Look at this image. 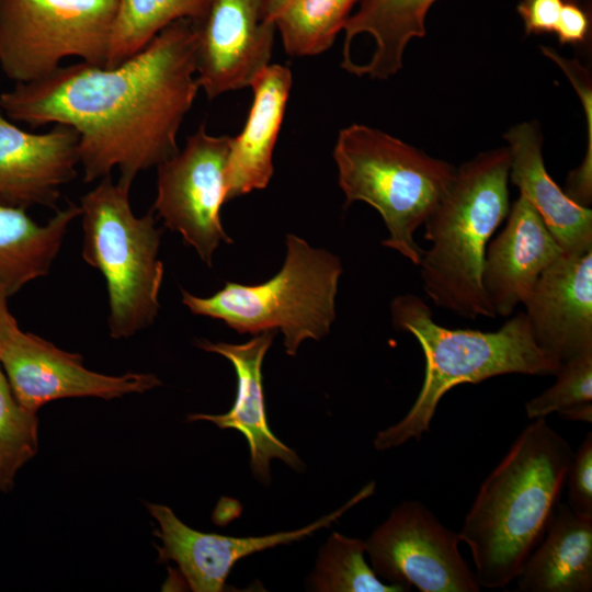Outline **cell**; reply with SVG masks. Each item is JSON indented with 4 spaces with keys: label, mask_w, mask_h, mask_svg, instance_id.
Masks as SVG:
<instances>
[{
    "label": "cell",
    "mask_w": 592,
    "mask_h": 592,
    "mask_svg": "<svg viewBox=\"0 0 592 592\" xmlns=\"http://www.w3.org/2000/svg\"><path fill=\"white\" fill-rule=\"evenodd\" d=\"M523 305L537 343L562 363L592 351V250L563 252Z\"/></svg>",
    "instance_id": "obj_15"
},
{
    "label": "cell",
    "mask_w": 592,
    "mask_h": 592,
    "mask_svg": "<svg viewBox=\"0 0 592 592\" xmlns=\"http://www.w3.org/2000/svg\"><path fill=\"white\" fill-rule=\"evenodd\" d=\"M506 224L490 240L485 254L482 285L500 317L524 304L540 275L565 252L539 214L522 196L510 206Z\"/></svg>",
    "instance_id": "obj_16"
},
{
    "label": "cell",
    "mask_w": 592,
    "mask_h": 592,
    "mask_svg": "<svg viewBox=\"0 0 592 592\" xmlns=\"http://www.w3.org/2000/svg\"><path fill=\"white\" fill-rule=\"evenodd\" d=\"M391 320L398 331L411 333L424 353L421 390L396 424L377 433L376 449L397 447L420 440L442 397L460 384H477L504 374L556 375L562 362L536 341L524 312L510 318L496 331L448 329L437 325L426 303L414 294L395 297Z\"/></svg>",
    "instance_id": "obj_3"
},
{
    "label": "cell",
    "mask_w": 592,
    "mask_h": 592,
    "mask_svg": "<svg viewBox=\"0 0 592 592\" xmlns=\"http://www.w3.org/2000/svg\"><path fill=\"white\" fill-rule=\"evenodd\" d=\"M558 413L566 420L592 422V401L580 402L563 408Z\"/></svg>",
    "instance_id": "obj_32"
},
{
    "label": "cell",
    "mask_w": 592,
    "mask_h": 592,
    "mask_svg": "<svg viewBox=\"0 0 592 592\" xmlns=\"http://www.w3.org/2000/svg\"><path fill=\"white\" fill-rule=\"evenodd\" d=\"M506 147L478 153L456 170L425 221L430 241L418 264L432 303L455 315L496 318L482 285L486 249L510 210Z\"/></svg>",
    "instance_id": "obj_4"
},
{
    "label": "cell",
    "mask_w": 592,
    "mask_h": 592,
    "mask_svg": "<svg viewBox=\"0 0 592 592\" xmlns=\"http://www.w3.org/2000/svg\"><path fill=\"white\" fill-rule=\"evenodd\" d=\"M365 542L333 533L322 547L311 585L322 592H403L410 588L387 583L365 561Z\"/></svg>",
    "instance_id": "obj_25"
},
{
    "label": "cell",
    "mask_w": 592,
    "mask_h": 592,
    "mask_svg": "<svg viewBox=\"0 0 592 592\" xmlns=\"http://www.w3.org/2000/svg\"><path fill=\"white\" fill-rule=\"evenodd\" d=\"M231 138L210 135L201 125L182 150L157 167V196L151 210L209 266L220 242H232L220 221V208L227 202Z\"/></svg>",
    "instance_id": "obj_9"
},
{
    "label": "cell",
    "mask_w": 592,
    "mask_h": 592,
    "mask_svg": "<svg viewBox=\"0 0 592 592\" xmlns=\"http://www.w3.org/2000/svg\"><path fill=\"white\" fill-rule=\"evenodd\" d=\"M556 376L554 385L526 402L530 419L545 418L572 405L592 401V351L563 362Z\"/></svg>",
    "instance_id": "obj_27"
},
{
    "label": "cell",
    "mask_w": 592,
    "mask_h": 592,
    "mask_svg": "<svg viewBox=\"0 0 592 592\" xmlns=\"http://www.w3.org/2000/svg\"><path fill=\"white\" fill-rule=\"evenodd\" d=\"M275 24L262 0H212L196 24V79L209 100L250 87L270 65Z\"/></svg>",
    "instance_id": "obj_12"
},
{
    "label": "cell",
    "mask_w": 592,
    "mask_h": 592,
    "mask_svg": "<svg viewBox=\"0 0 592 592\" xmlns=\"http://www.w3.org/2000/svg\"><path fill=\"white\" fill-rule=\"evenodd\" d=\"M517 579L521 592H590L592 517L557 505L545 539L531 553Z\"/></svg>",
    "instance_id": "obj_20"
},
{
    "label": "cell",
    "mask_w": 592,
    "mask_h": 592,
    "mask_svg": "<svg viewBox=\"0 0 592 592\" xmlns=\"http://www.w3.org/2000/svg\"><path fill=\"white\" fill-rule=\"evenodd\" d=\"M274 334V331L262 332L242 344L197 340L196 345L202 350L217 353L231 362L238 388L234 406L228 412L193 413L187 417L190 421H209L219 429H234L242 433L250 448L251 469L262 482L270 480V462L274 458L297 470L303 467L297 454L273 435L266 422L262 363Z\"/></svg>",
    "instance_id": "obj_17"
},
{
    "label": "cell",
    "mask_w": 592,
    "mask_h": 592,
    "mask_svg": "<svg viewBox=\"0 0 592 592\" xmlns=\"http://www.w3.org/2000/svg\"><path fill=\"white\" fill-rule=\"evenodd\" d=\"M8 298L9 296L0 286V345L19 328L15 318L9 310Z\"/></svg>",
    "instance_id": "obj_31"
},
{
    "label": "cell",
    "mask_w": 592,
    "mask_h": 592,
    "mask_svg": "<svg viewBox=\"0 0 592 592\" xmlns=\"http://www.w3.org/2000/svg\"><path fill=\"white\" fill-rule=\"evenodd\" d=\"M436 0H358L357 9L344 23L343 58L353 39L369 35L374 50L365 64L351 66L348 71L357 76L387 79L402 67L408 43L425 34V18Z\"/></svg>",
    "instance_id": "obj_22"
},
{
    "label": "cell",
    "mask_w": 592,
    "mask_h": 592,
    "mask_svg": "<svg viewBox=\"0 0 592 592\" xmlns=\"http://www.w3.org/2000/svg\"><path fill=\"white\" fill-rule=\"evenodd\" d=\"M117 0H0V69L42 79L67 57L105 67Z\"/></svg>",
    "instance_id": "obj_8"
},
{
    "label": "cell",
    "mask_w": 592,
    "mask_h": 592,
    "mask_svg": "<svg viewBox=\"0 0 592 592\" xmlns=\"http://www.w3.org/2000/svg\"><path fill=\"white\" fill-rule=\"evenodd\" d=\"M569 508L578 515L592 517V434L588 433L573 453L567 473Z\"/></svg>",
    "instance_id": "obj_28"
},
{
    "label": "cell",
    "mask_w": 592,
    "mask_h": 592,
    "mask_svg": "<svg viewBox=\"0 0 592 592\" xmlns=\"http://www.w3.org/2000/svg\"><path fill=\"white\" fill-rule=\"evenodd\" d=\"M503 138L510 155L512 183L539 214L562 250L566 253L592 250V210L572 201L547 172L538 123L516 124Z\"/></svg>",
    "instance_id": "obj_18"
},
{
    "label": "cell",
    "mask_w": 592,
    "mask_h": 592,
    "mask_svg": "<svg viewBox=\"0 0 592 592\" xmlns=\"http://www.w3.org/2000/svg\"><path fill=\"white\" fill-rule=\"evenodd\" d=\"M129 187L111 175L80 198L82 258L105 280L112 339L133 337L153 323L160 308L161 228L153 212L136 216Z\"/></svg>",
    "instance_id": "obj_7"
},
{
    "label": "cell",
    "mask_w": 592,
    "mask_h": 592,
    "mask_svg": "<svg viewBox=\"0 0 592 592\" xmlns=\"http://www.w3.org/2000/svg\"><path fill=\"white\" fill-rule=\"evenodd\" d=\"M565 2H573L581 5H584L583 3L587 2V0H563Z\"/></svg>",
    "instance_id": "obj_34"
},
{
    "label": "cell",
    "mask_w": 592,
    "mask_h": 592,
    "mask_svg": "<svg viewBox=\"0 0 592 592\" xmlns=\"http://www.w3.org/2000/svg\"><path fill=\"white\" fill-rule=\"evenodd\" d=\"M38 449L36 412L24 408L13 395L0 364V490L9 491L18 470Z\"/></svg>",
    "instance_id": "obj_26"
},
{
    "label": "cell",
    "mask_w": 592,
    "mask_h": 592,
    "mask_svg": "<svg viewBox=\"0 0 592 592\" xmlns=\"http://www.w3.org/2000/svg\"><path fill=\"white\" fill-rule=\"evenodd\" d=\"M293 77L289 68L269 65L252 81L253 101L243 129L231 138L226 167V201L266 187L273 151Z\"/></svg>",
    "instance_id": "obj_19"
},
{
    "label": "cell",
    "mask_w": 592,
    "mask_h": 592,
    "mask_svg": "<svg viewBox=\"0 0 592 592\" xmlns=\"http://www.w3.org/2000/svg\"><path fill=\"white\" fill-rule=\"evenodd\" d=\"M342 271L337 255L288 234L284 264L266 282H228L208 297L182 289V303L192 314L221 320L239 333L280 330L286 353L294 356L303 341L330 332Z\"/></svg>",
    "instance_id": "obj_6"
},
{
    "label": "cell",
    "mask_w": 592,
    "mask_h": 592,
    "mask_svg": "<svg viewBox=\"0 0 592 592\" xmlns=\"http://www.w3.org/2000/svg\"><path fill=\"white\" fill-rule=\"evenodd\" d=\"M333 159L345 206L365 202L382 216L390 248L418 266L414 240L446 193L456 168L383 130L352 124L340 130Z\"/></svg>",
    "instance_id": "obj_5"
},
{
    "label": "cell",
    "mask_w": 592,
    "mask_h": 592,
    "mask_svg": "<svg viewBox=\"0 0 592 592\" xmlns=\"http://www.w3.org/2000/svg\"><path fill=\"white\" fill-rule=\"evenodd\" d=\"M212 0H117L106 68L143 49L159 32L179 20L200 23Z\"/></svg>",
    "instance_id": "obj_23"
},
{
    "label": "cell",
    "mask_w": 592,
    "mask_h": 592,
    "mask_svg": "<svg viewBox=\"0 0 592 592\" xmlns=\"http://www.w3.org/2000/svg\"><path fill=\"white\" fill-rule=\"evenodd\" d=\"M358 0H289L275 20L285 52L295 57L327 50Z\"/></svg>",
    "instance_id": "obj_24"
},
{
    "label": "cell",
    "mask_w": 592,
    "mask_h": 592,
    "mask_svg": "<svg viewBox=\"0 0 592 592\" xmlns=\"http://www.w3.org/2000/svg\"><path fill=\"white\" fill-rule=\"evenodd\" d=\"M80 213V206L70 203L41 225L25 208L0 201V286L9 297L49 273L70 224Z\"/></svg>",
    "instance_id": "obj_21"
},
{
    "label": "cell",
    "mask_w": 592,
    "mask_h": 592,
    "mask_svg": "<svg viewBox=\"0 0 592 592\" xmlns=\"http://www.w3.org/2000/svg\"><path fill=\"white\" fill-rule=\"evenodd\" d=\"M198 89L196 24L184 19L118 66H60L0 93V106L13 122L75 128L84 182L116 169L130 189L140 172L179 151L178 132Z\"/></svg>",
    "instance_id": "obj_1"
},
{
    "label": "cell",
    "mask_w": 592,
    "mask_h": 592,
    "mask_svg": "<svg viewBox=\"0 0 592 592\" xmlns=\"http://www.w3.org/2000/svg\"><path fill=\"white\" fill-rule=\"evenodd\" d=\"M459 536L418 501H403L365 542L373 570L387 583L421 592H478Z\"/></svg>",
    "instance_id": "obj_10"
},
{
    "label": "cell",
    "mask_w": 592,
    "mask_h": 592,
    "mask_svg": "<svg viewBox=\"0 0 592 592\" xmlns=\"http://www.w3.org/2000/svg\"><path fill=\"white\" fill-rule=\"evenodd\" d=\"M590 24L588 7L563 1L554 32L561 45H578L587 39Z\"/></svg>",
    "instance_id": "obj_30"
},
{
    "label": "cell",
    "mask_w": 592,
    "mask_h": 592,
    "mask_svg": "<svg viewBox=\"0 0 592 592\" xmlns=\"http://www.w3.org/2000/svg\"><path fill=\"white\" fill-rule=\"evenodd\" d=\"M534 420L481 483L458 533L480 587L504 588L520 576L567 479L571 446L545 418Z\"/></svg>",
    "instance_id": "obj_2"
},
{
    "label": "cell",
    "mask_w": 592,
    "mask_h": 592,
    "mask_svg": "<svg viewBox=\"0 0 592 592\" xmlns=\"http://www.w3.org/2000/svg\"><path fill=\"white\" fill-rule=\"evenodd\" d=\"M563 0H521L516 11L527 35L553 33Z\"/></svg>",
    "instance_id": "obj_29"
},
{
    "label": "cell",
    "mask_w": 592,
    "mask_h": 592,
    "mask_svg": "<svg viewBox=\"0 0 592 592\" xmlns=\"http://www.w3.org/2000/svg\"><path fill=\"white\" fill-rule=\"evenodd\" d=\"M0 364L16 400L33 412L57 399L110 400L161 385L153 374L111 376L90 371L80 354L64 351L20 328L0 345Z\"/></svg>",
    "instance_id": "obj_11"
},
{
    "label": "cell",
    "mask_w": 592,
    "mask_h": 592,
    "mask_svg": "<svg viewBox=\"0 0 592 592\" xmlns=\"http://www.w3.org/2000/svg\"><path fill=\"white\" fill-rule=\"evenodd\" d=\"M373 482L365 486L339 510L317 522L292 532L261 537H231L192 530L181 522L171 509L161 504H147L159 524L156 535L160 561H174L194 592H219L232 566L242 557L282 544L299 540L321 527H328L346 510L374 492Z\"/></svg>",
    "instance_id": "obj_13"
},
{
    "label": "cell",
    "mask_w": 592,
    "mask_h": 592,
    "mask_svg": "<svg viewBox=\"0 0 592 592\" xmlns=\"http://www.w3.org/2000/svg\"><path fill=\"white\" fill-rule=\"evenodd\" d=\"M289 0H262L264 21L275 24V20Z\"/></svg>",
    "instance_id": "obj_33"
},
{
    "label": "cell",
    "mask_w": 592,
    "mask_h": 592,
    "mask_svg": "<svg viewBox=\"0 0 592 592\" xmlns=\"http://www.w3.org/2000/svg\"><path fill=\"white\" fill-rule=\"evenodd\" d=\"M79 134L67 125L41 134L16 126L0 106V201L26 208L56 207L77 175Z\"/></svg>",
    "instance_id": "obj_14"
}]
</instances>
